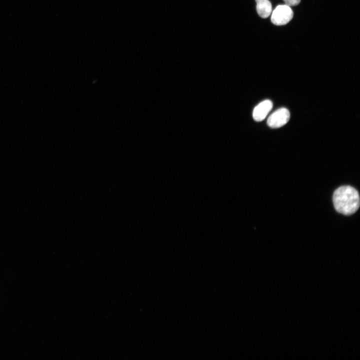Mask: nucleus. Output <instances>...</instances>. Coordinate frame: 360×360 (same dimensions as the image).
Masks as SVG:
<instances>
[{"label":"nucleus","instance_id":"f257e3e1","mask_svg":"<svg viewBox=\"0 0 360 360\" xmlns=\"http://www.w3.org/2000/svg\"><path fill=\"white\" fill-rule=\"evenodd\" d=\"M332 200L336 210L344 215L353 214L360 206L359 194L349 186L338 188L334 192Z\"/></svg>","mask_w":360,"mask_h":360},{"label":"nucleus","instance_id":"f03ea898","mask_svg":"<svg viewBox=\"0 0 360 360\" xmlns=\"http://www.w3.org/2000/svg\"><path fill=\"white\" fill-rule=\"evenodd\" d=\"M293 17L290 6L286 4L278 5L272 12L271 21L275 25L282 26L288 23Z\"/></svg>","mask_w":360,"mask_h":360},{"label":"nucleus","instance_id":"7ed1b4c3","mask_svg":"<svg viewBox=\"0 0 360 360\" xmlns=\"http://www.w3.org/2000/svg\"><path fill=\"white\" fill-rule=\"evenodd\" d=\"M290 118L289 110L284 108L278 109L268 118V125L272 128H278L286 124Z\"/></svg>","mask_w":360,"mask_h":360},{"label":"nucleus","instance_id":"20e7f679","mask_svg":"<svg viewBox=\"0 0 360 360\" xmlns=\"http://www.w3.org/2000/svg\"><path fill=\"white\" fill-rule=\"evenodd\" d=\"M272 106V102L269 100H264L258 104L253 110L252 116L254 120L260 122L264 120Z\"/></svg>","mask_w":360,"mask_h":360},{"label":"nucleus","instance_id":"39448f33","mask_svg":"<svg viewBox=\"0 0 360 360\" xmlns=\"http://www.w3.org/2000/svg\"><path fill=\"white\" fill-rule=\"evenodd\" d=\"M256 10L258 14L262 18H268L272 10V4L268 0H256Z\"/></svg>","mask_w":360,"mask_h":360},{"label":"nucleus","instance_id":"423d86ee","mask_svg":"<svg viewBox=\"0 0 360 360\" xmlns=\"http://www.w3.org/2000/svg\"><path fill=\"white\" fill-rule=\"evenodd\" d=\"M286 4L290 6H295L298 5L300 2V0H283Z\"/></svg>","mask_w":360,"mask_h":360}]
</instances>
